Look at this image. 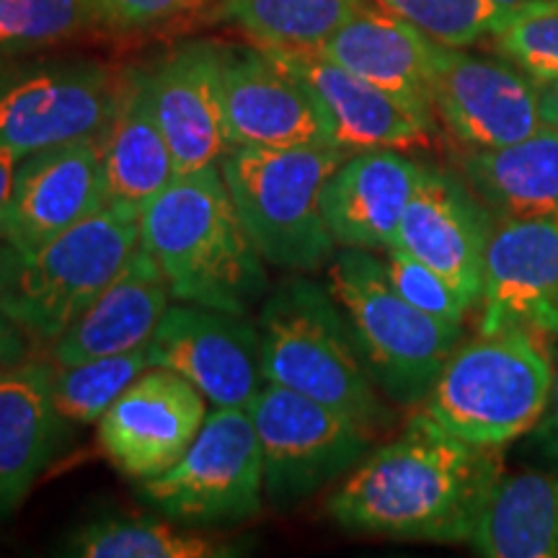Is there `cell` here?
<instances>
[{"label":"cell","instance_id":"cell-29","mask_svg":"<svg viewBox=\"0 0 558 558\" xmlns=\"http://www.w3.org/2000/svg\"><path fill=\"white\" fill-rule=\"evenodd\" d=\"M54 409L68 424H99L107 409L135 383L150 365L148 344L130 352L109 354L75 362V365H52Z\"/></svg>","mask_w":558,"mask_h":558},{"label":"cell","instance_id":"cell-10","mask_svg":"<svg viewBox=\"0 0 558 558\" xmlns=\"http://www.w3.org/2000/svg\"><path fill=\"white\" fill-rule=\"evenodd\" d=\"M120 78L86 58L0 65V148L21 156L101 135Z\"/></svg>","mask_w":558,"mask_h":558},{"label":"cell","instance_id":"cell-13","mask_svg":"<svg viewBox=\"0 0 558 558\" xmlns=\"http://www.w3.org/2000/svg\"><path fill=\"white\" fill-rule=\"evenodd\" d=\"M494 222V213L469 181L424 163L393 246L439 271L473 311L484 292Z\"/></svg>","mask_w":558,"mask_h":558},{"label":"cell","instance_id":"cell-24","mask_svg":"<svg viewBox=\"0 0 558 558\" xmlns=\"http://www.w3.org/2000/svg\"><path fill=\"white\" fill-rule=\"evenodd\" d=\"M101 163L109 202L143 205L177 179L169 140L153 104L150 73L132 70L120 83L117 107L101 130Z\"/></svg>","mask_w":558,"mask_h":558},{"label":"cell","instance_id":"cell-39","mask_svg":"<svg viewBox=\"0 0 558 558\" xmlns=\"http://www.w3.org/2000/svg\"><path fill=\"white\" fill-rule=\"evenodd\" d=\"M492 3H497L501 11H509V9H518V5L530 3V0H492Z\"/></svg>","mask_w":558,"mask_h":558},{"label":"cell","instance_id":"cell-17","mask_svg":"<svg viewBox=\"0 0 558 558\" xmlns=\"http://www.w3.org/2000/svg\"><path fill=\"white\" fill-rule=\"evenodd\" d=\"M316 101L331 143L347 153L388 148L422 150L432 145V124L407 104L337 65L318 50H267Z\"/></svg>","mask_w":558,"mask_h":558},{"label":"cell","instance_id":"cell-27","mask_svg":"<svg viewBox=\"0 0 558 558\" xmlns=\"http://www.w3.org/2000/svg\"><path fill=\"white\" fill-rule=\"evenodd\" d=\"M241 550L235 541L143 514L90 520L65 543V554L78 558H228Z\"/></svg>","mask_w":558,"mask_h":558},{"label":"cell","instance_id":"cell-23","mask_svg":"<svg viewBox=\"0 0 558 558\" xmlns=\"http://www.w3.org/2000/svg\"><path fill=\"white\" fill-rule=\"evenodd\" d=\"M52 362L26 357L0 369V518L16 512L54 450Z\"/></svg>","mask_w":558,"mask_h":558},{"label":"cell","instance_id":"cell-20","mask_svg":"<svg viewBox=\"0 0 558 558\" xmlns=\"http://www.w3.org/2000/svg\"><path fill=\"white\" fill-rule=\"evenodd\" d=\"M424 163L403 150L349 153L324 186V218L337 246L386 251L396 243Z\"/></svg>","mask_w":558,"mask_h":558},{"label":"cell","instance_id":"cell-40","mask_svg":"<svg viewBox=\"0 0 558 558\" xmlns=\"http://www.w3.org/2000/svg\"><path fill=\"white\" fill-rule=\"evenodd\" d=\"M197 3H202V0H190V5H197Z\"/></svg>","mask_w":558,"mask_h":558},{"label":"cell","instance_id":"cell-37","mask_svg":"<svg viewBox=\"0 0 558 558\" xmlns=\"http://www.w3.org/2000/svg\"><path fill=\"white\" fill-rule=\"evenodd\" d=\"M26 156H21V153H16V150L0 148V213H3V207L9 205L11 192H13V181H16L19 163Z\"/></svg>","mask_w":558,"mask_h":558},{"label":"cell","instance_id":"cell-32","mask_svg":"<svg viewBox=\"0 0 558 558\" xmlns=\"http://www.w3.org/2000/svg\"><path fill=\"white\" fill-rule=\"evenodd\" d=\"M432 41L448 47H471L492 37L505 11L492 0H375Z\"/></svg>","mask_w":558,"mask_h":558},{"label":"cell","instance_id":"cell-28","mask_svg":"<svg viewBox=\"0 0 558 558\" xmlns=\"http://www.w3.org/2000/svg\"><path fill=\"white\" fill-rule=\"evenodd\" d=\"M365 0H226L222 16L267 50H318Z\"/></svg>","mask_w":558,"mask_h":558},{"label":"cell","instance_id":"cell-34","mask_svg":"<svg viewBox=\"0 0 558 558\" xmlns=\"http://www.w3.org/2000/svg\"><path fill=\"white\" fill-rule=\"evenodd\" d=\"M19 256L21 254L16 248L9 246L5 241H0V369L19 365L21 360L29 357V344H32V339L26 337L16 320L9 316V305H5Z\"/></svg>","mask_w":558,"mask_h":558},{"label":"cell","instance_id":"cell-16","mask_svg":"<svg viewBox=\"0 0 558 558\" xmlns=\"http://www.w3.org/2000/svg\"><path fill=\"white\" fill-rule=\"evenodd\" d=\"M478 305V331L558 339V220L497 218Z\"/></svg>","mask_w":558,"mask_h":558},{"label":"cell","instance_id":"cell-30","mask_svg":"<svg viewBox=\"0 0 558 558\" xmlns=\"http://www.w3.org/2000/svg\"><path fill=\"white\" fill-rule=\"evenodd\" d=\"M107 24L96 0H0V50H34Z\"/></svg>","mask_w":558,"mask_h":558},{"label":"cell","instance_id":"cell-14","mask_svg":"<svg viewBox=\"0 0 558 558\" xmlns=\"http://www.w3.org/2000/svg\"><path fill=\"white\" fill-rule=\"evenodd\" d=\"M207 418V399L166 367L145 369L99 418V445L124 476L145 481L190 450Z\"/></svg>","mask_w":558,"mask_h":558},{"label":"cell","instance_id":"cell-31","mask_svg":"<svg viewBox=\"0 0 558 558\" xmlns=\"http://www.w3.org/2000/svg\"><path fill=\"white\" fill-rule=\"evenodd\" d=\"M488 39L535 83L558 78V0H530L505 11Z\"/></svg>","mask_w":558,"mask_h":558},{"label":"cell","instance_id":"cell-35","mask_svg":"<svg viewBox=\"0 0 558 558\" xmlns=\"http://www.w3.org/2000/svg\"><path fill=\"white\" fill-rule=\"evenodd\" d=\"M111 26H145L190 9V0H96Z\"/></svg>","mask_w":558,"mask_h":558},{"label":"cell","instance_id":"cell-18","mask_svg":"<svg viewBox=\"0 0 558 558\" xmlns=\"http://www.w3.org/2000/svg\"><path fill=\"white\" fill-rule=\"evenodd\" d=\"M222 114L230 148L333 145L313 96L262 47L222 50Z\"/></svg>","mask_w":558,"mask_h":558},{"label":"cell","instance_id":"cell-22","mask_svg":"<svg viewBox=\"0 0 558 558\" xmlns=\"http://www.w3.org/2000/svg\"><path fill=\"white\" fill-rule=\"evenodd\" d=\"M432 47L435 41L409 21L386 9L365 5L324 47H318V52L388 90L435 128L429 90Z\"/></svg>","mask_w":558,"mask_h":558},{"label":"cell","instance_id":"cell-12","mask_svg":"<svg viewBox=\"0 0 558 558\" xmlns=\"http://www.w3.org/2000/svg\"><path fill=\"white\" fill-rule=\"evenodd\" d=\"M150 365L181 375L215 409H251L264 388L259 326L243 313L169 305L148 341Z\"/></svg>","mask_w":558,"mask_h":558},{"label":"cell","instance_id":"cell-4","mask_svg":"<svg viewBox=\"0 0 558 558\" xmlns=\"http://www.w3.org/2000/svg\"><path fill=\"white\" fill-rule=\"evenodd\" d=\"M554 354L530 331H478L460 341L422 411L439 427L481 448L505 450L533 435L548 407Z\"/></svg>","mask_w":558,"mask_h":558},{"label":"cell","instance_id":"cell-25","mask_svg":"<svg viewBox=\"0 0 558 558\" xmlns=\"http://www.w3.org/2000/svg\"><path fill=\"white\" fill-rule=\"evenodd\" d=\"M463 179L499 218L558 220V132L543 124L505 148L469 150Z\"/></svg>","mask_w":558,"mask_h":558},{"label":"cell","instance_id":"cell-33","mask_svg":"<svg viewBox=\"0 0 558 558\" xmlns=\"http://www.w3.org/2000/svg\"><path fill=\"white\" fill-rule=\"evenodd\" d=\"M383 262H386L390 284L407 303L427 313V316L448 320V324H465L471 308L463 303V298L458 295V290L452 288L448 279L432 269L429 264L418 262L416 256L396 246L386 251Z\"/></svg>","mask_w":558,"mask_h":558},{"label":"cell","instance_id":"cell-26","mask_svg":"<svg viewBox=\"0 0 558 558\" xmlns=\"http://www.w3.org/2000/svg\"><path fill=\"white\" fill-rule=\"evenodd\" d=\"M469 546L486 558H558V473H501Z\"/></svg>","mask_w":558,"mask_h":558},{"label":"cell","instance_id":"cell-7","mask_svg":"<svg viewBox=\"0 0 558 558\" xmlns=\"http://www.w3.org/2000/svg\"><path fill=\"white\" fill-rule=\"evenodd\" d=\"M140 246V209L107 202L78 226L21 254L9 288V316L32 339L52 344L109 288Z\"/></svg>","mask_w":558,"mask_h":558},{"label":"cell","instance_id":"cell-36","mask_svg":"<svg viewBox=\"0 0 558 558\" xmlns=\"http://www.w3.org/2000/svg\"><path fill=\"white\" fill-rule=\"evenodd\" d=\"M533 439L541 456L558 471V354L554 357V383H550L548 407L543 411L538 427L533 429Z\"/></svg>","mask_w":558,"mask_h":558},{"label":"cell","instance_id":"cell-15","mask_svg":"<svg viewBox=\"0 0 558 558\" xmlns=\"http://www.w3.org/2000/svg\"><path fill=\"white\" fill-rule=\"evenodd\" d=\"M107 202L101 135L37 150L19 163L11 199L0 213V241L29 254Z\"/></svg>","mask_w":558,"mask_h":558},{"label":"cell","instance_id":"cell-3","mask_svg":"<svg viewBox=\"0 0 558 558\" xmlns=\"http://www.w3.org/2000/svg\"><path fill=\"white\" fill-rule=\"evenodd\" d=\"M256 326L267 383L341 411L369 435L390 427L393 411L362 365L329 284L300 277V271L288 277L264 298Z\"/></svg>","mask_w":558,"mask_h":558},{"label":"cell","instance_id":"cell-19","mask_svg":"<svg viewBox=\"0 0 558 558\" xmlns=\"http://www.w3.org/2000/svg\"><path fill=\"white\" fill-rule=\"evenodd\" d=\"M153 104L177 173L218 163L230 150L222 114V47L190 41L150 73Z\"/></svg>","mask_w":558,"mask_h":558},{"label":"cell","instance_id":"cell-6","mask_svg":"<svg viewBox=\"0 0 558 558\" xmlns=\"http://www.w3.org/2000/svg\"><path fill=\"white\" fill-rule=\"evenodd\" d=\"M349 156L337 145L230 148L220 158L243 228L269 267L318 271L337 241L324 218V186Z\"/></svg>","mask_w":558,"mask_h":558},{"label":"cell","instance_id":"cell-11","mask_svg":"<svg viewBox=\"0 0 558 558\" xmlns=\"http://www.w3.org/2000/svg\"><path fill=\"white\" fill-rule=\"evenodd\" d=\"M432 111L465 150L520 143L543 128L538 83L509 62L435 41Z\"/></svg>","mask_w":558,"mask_h":558},{"label":"cell","instance_id":"cell-21","mask_svg":"<svg viewBox=\"0 0 558 558\" xmlns=\"http://www.w3.org/2000/svg\"><path fill=\"white\" fill-rule=\"evenodd\" d=\"M171 284L140 243L120 275L52 341V365L109 357L145 347L169 311Z\"/></svg>","mask_w":558,"mask_h":558},{"label":"cell","instance_id":"cell-1","mask_svg":"<svg viewBox=\"0 0 558 558\" xmlns=\"http://www.w3.org/2000/svg\"><path fill=\"white\" fill-rule=\"evenodd\" d=\"M501 473V450L460 439L418 409L347 473L326 512L354 535L469 543Z\"/></svg>","mask_w":558,"mask_h":558},{"label":"cell","instance_id":"cell-5","mask_svg":"<svg viewBox=\"0 0 558 558\" xmlns=\"http://www.w3.org/2000/svg\"><path fill=\"white\" fill-rule=\"evenodd\" d=\"M326 284L380 393L401 407H422L439 369L463 341V326L407 303L390 284L386 262L373 251H333Z\"/></svg>","mask_w":558,"mask_h":558},{"label":"cell","instance_id":"cell-2","mask_svg":"<svg viewBox=\"0 0 558 558\" xmlns=\"http://www.w3.org/2000/svg\"><path fill=\"white\" fill-rule=\"evenodd\" d=\"M140 243L179 303L248 316L269 295L267 262L248 239L218 163L177 173L143 205Z\"/></svg>","mask_w":558,"mask_h":558},{"label":"cell","instance_id":"cell-8","mask_svg":"<svg viewBox=\"0 0 558 558\" xmlns=\"http://www.w3.org/2000/svg\"><path fill=\"white\" fill-rule=\"evenodd\" d=\"M140 499L190 527H228L254 518L264 465L248 409H215L169 471L140 481Z\"/></svg>","mask_w":558,"mask_h":558},{"label":"cell","instance_id":"cell-9","mask_svg":"<svg viewBox=\"0 0 558 558\" xmlns=\"http://www.w3.org/2000/svg\"><path fill=\"white\" fill-rule=\"evenodd\" d=\"M262 448L264 494L292 509L347 476L367 456L373 435L354 418L277 383L248 409Z\"/></svg>","mask_w":558,"mask_h":558},{"label":"cell","instance_id":"cell-38","mask_svg":"<svg viewBox=\"0 0 558 558\" xmlns=\"http://www.w3.org/2000/svg\"><path fill=\"white\" fill-rule=\"evenodd\" d=\"M538 90H541L543 124L558 132V78L538 83Z\"/></svg>","mask_w":558,"mask_h":558}]
</instances>
